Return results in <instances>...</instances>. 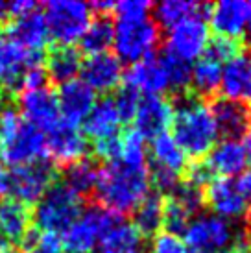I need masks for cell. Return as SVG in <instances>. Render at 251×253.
<instances>
[{
  "label": "cell",
  "mask_w": 251,
  "mask_h": 253,
  "mask_svg": "<svg viewBox=\"0 0 251 253\" xmlns=\"http://www.w3.org/2000/svg\"><path fill=\"white\" fill-rule=\"evenodd\" d=\"M150 169L148 165H131L124 161L105 163L98 172V181L94 187L100 207L113 214L133 212L148 196H150Z\"/></svg>",
  "instance_id": "obj_1"
},
{
  "label": "cell",
  "mask_w": 251,
  "mask_h": 253,
  "mask_svg": "<svg viewBox=\"0 0 251 253\" xmlns=\"http://www.w3.org/2000/svg\"><path fill=\"white\" fill-rule=\"evenodd\" d=\"M172 109L174 141L179 144L187 157H205L218 141L216 122L210 106L196 94H179Z\"/></svg>",
  "instance_id": "obj_2"
},
{
  "label": "cell",
  "mask_w": 251,
  "mask_h": 253,
  "mask_svg": "<svg viewBox=\"0 0 251 253\" xmlns=\"http://www.w3.org/2000/svg\"><path fill=\"white\" fill-rule=\"evenodd\" d=\"M0 150L2 159L11 167L42 161L46 155L44 133L26 122L19 109L7 102L0 107Z\"/></svg>",
  "instance_id": "obj_3"
},
{
  "label": "cell",
  "mask_w": 251,
  "mask_h": 253,
  "mask_svg": "<svg viewBox=\"0 0 251 253\" xmlns=\"http://www.w3.org/2000/svg\"><path fill=\"white\" fill-rule=\"evenodd\" d=\"M84 212V198L74 194L63 183H54L41 200L35 204L32 220L37 225V231L57 235L65 233L69 225Z\"/></svg>",
  "instance_id": "obj_4"
},
{
  "label": "cell",
  "mask_w": 251,
  "mask_h": 253,
  "mask_svg": "<svg viewBox=\"0 0 251 253\" xmlns=\"http://www.w3.org/2000/svg\"><path fill=\"white\" fill-rule=\"evenodd\" d=\"M183 237V242L198 253H223L244 242L235 225L214 214H196L188 222Z\"/></svg>",
  "instance_id": "obj_5"
},
{
  "label": "cell",
  "mask_w": 251,
  "mask_h": 253,
  "mask_svg": "<svg viewBox=\"0 0 251 253\" xmlns=\"http://www.w3.org/2000/svg\"><path fill=\"white\" fill-rule=\"evenodd\" d=\"M54 177L56 172L48 161L13 167L7 172L4 170L0 176V194L6 192L11 200L30 207L32 204H37L42 194L54 185Z\"/></svg>",
  "instance_id": "obj_6"
},
{
  "label": "cell",
  "mask_w": 251,
  "mask_h": 253,
  "mask_svg": "<svg viewBox=\"0 0 251 253\" xmlns=\"http://www.w3.org/2000/svg\"><path fill=\"white\" fill-rule=\"evenodd\" d=\"M44 22L50 39L61 46H74L92 21L91 6L80 0H52L44 6Z\"/></svg>",
  "instance_id": "obj_7"
},
{
  "label": "cell",
  "mask_w": 251,
  "mask_h": 253,
  "mask_svg": "<svg viewBox=\"0 0 251 253\" xmlns=\"http://www.w3.org/2000/svg\"><path fill=\"white\" fill-rule=\"evenodd\" d=\"M120 218L104 207L85 209L61 235L65 253H92Z\"/></svg>",
  "instance_id": "obj_8"
},
{
  "label": "cell",
  "mask_w": 251,
  "mask_h": 253,
  "mask_svg": "<svg viewBox=\"0 0 251 253\" xmlns=\"http://www.w3.org/2000/svg\"><path fill=\"white\" fill-rule=\"evenodd\" d=\"M161 41V30L154 19L139 21H117L113 46L117 50L120 61L137 63L144 57L152 56Z\"/></svg>",
  "instance_id": "obj_9"
},
{
  "label": "cell",
  "mask_w": 251,
  "mask_h": 253,
  "mask_svg": "<svg viewBox=\"0 0 251 253\" xmlns=\"http://www.w3.org/2000/svg\"><path fill=\"white\" fill-rule=\"evenodd\" d=\"M209 24L203 17H192L168 30L165 39V54L190 65L205 56L209 46Z\"/></svg>",
  "instance_id": "obj_10"
},
{
  "label": "cell",
  "mask_w": 251,
  "mask_h": 253,
  "mask_svg": "<svg viewBox=\"0 0 251 253\" xmlns=\"http://www.w3.org/2000/svg\"><path fill=\"white\" fill-rule=\"evenodd\" d=\"M203 202L212 211L210 214L223 218L227 222L251 214L250 205L238 183L229 177H214L203 190Z\"/></svg>",
  "instance_id": "obj_11"
},
{
  "label": "cell",
  "mask_w": 251,
  "mask_h": 253,
  "mask_svg": "<svg viewBox=\"0 0 251 253\" xmlns=\"http://www.w3.org/2000/svg\"><path fill=\"white\" fill-rule=\"evenodd\" d=\"M19 113L22 119L41 131H50L61 122L56 91L48 85L39 89H24L19 94Z\"/></svg>",
  "instance_id": "obj_12"
},
{
  "label": "cell",
  "mask_w": 251,
  "mask_h": 253,
  "mask_svg": "<svg viewBox=\"0 0 251 253\" xmlns=\"http://www.w3.org/2000/svg\"><path fill=\"white\" fill-rule=\"evenodd\" d=\"M44 139H46V155L54 165L59 167H69L72 163L84 159L89 148L84 131L65 120L46 131Z\"/></svg>",
  "instance_id": "obj_13"
},
{
  "label": "cell",
  "mask_w": 251,
  "mask_h": 253,
  "mask_svg": "<svg viewBox=\"0 0 251 253\" xmlns=\"http://www.w3.org/2000/svg\"><path fill=\"white\" fill-rule=\"evenodd\" d=\"M126 87L133 89L144 96H163V92L170 89L168 69L165 56H152L140 59L131 65V69L124 74Z\"/></svg>",
  "instance_id": "obj_14"
},
{
  "label": "cell",
  "mask_w": 251,
  "mask_h": 253,
  "mask_svg": "<svg viewBox=\"0 0 251 253\" xmlns=\"http://www.w3.org/2000/svg\"><path fill=\"white\" fill-rule=\"evenodd\" d=\"M172 104L165 96H140L137 111L133 115V131L144 141H152L161 133H167L172 124Z\"/></svg>",
  "instance_id": "obj_15"
},
{
  "label": "cell",
  "mask_w": 251,
  "mask_h": 253,
  "mask_svg": "<svg viewBox=\"0 0 251 253\" xmlns=\"http://www.w3.org/2000/svg\"><path fill=\"white\" fill-rule=\"evenodd\" d=\"M6 36V39L19 44L21 48L35 52V54H42V48L50 41L48 28H46V22H44V17L39 11V7L9 19Z\"/></svg>",
  "instance_id": "obj_16"
},
{
  "label": "cell",
  "mask_w": 251,
  "mask_h": 253,
  "mask_svg": "<svg viewBox=\"0 0 251 253\" xmlns=\"http://www.w3.org/2000/svg\"><path fill=\"white\" fill-rule=\"evenodd\" d=\"M82 82L91 87L94 92L115 91L124 80V67L122 61L115 54L104 52L89 56L82 63Z\"/></svg>",
  "instance_id": "obj_17"
},
{
  "label": "cell",
  "mask_w": 251,
  "mask_h": 253,
  "mask_svg": "<svg viewBox=\"0 0 251 253\" xmlns=\"http://www.w3.org/2000/svg\"><path fill=\"white\" fill-rule=\"evenodd\" d=\"M56 96L61 120L74 126L84 122L96 104V92L78 78L59 85Z\"/></svg>",
  "instance_id": "obj_18"
},
{
  "label": "cell",
  "mask_w": 251,
  "mask_h": 253,
  "mask_svg": "<svg viewBox=\"0 0 251 253\" xmlns=\"http://www.w3.org/2000/svg\"><path fill=\"white\" fill-rule=\"evenodd\" d=\"M250 13V2L244 0H220L209 7L210 28L218 34V37L235 39L244 36L246 22Z\"/></svg>",
  "instance_id": "obj_19"
},
{
  "label": "cell",
  "mask_w": 251,
  "mask_h": 253,
  "mask_svg": "<svg viewBox=\"0 0 251 253\" xmlns=\"http://www.w3.org/2000/svg\"><path fill=\"white\" fill-rule=\"evenodd\" d=\"M220 89L223 98L251 107V52H240L222 67Z\"/></svg>",
  "instance_id": "obj_20"
},
{
  "label": "cell",
  "mask_w": 251,
  "mask_h": 253,
  "mask_svg": "<svg viewBox=\"0 0 251 253\" xmlns=\"http://www.w3.org/2000/svg\"><path fill=\"white\" fill-rule=\"evenodd\" d=\"M203 163L209 167L212 176L233 179L238 174H244L250 159L242 142L235 139H223L212 146Z\"/></svg>",
  "instance_id": "obj_21"
},
{
  "label": "cell",
  "mask_w": 251,
  "mask_h": 253,
  "mask_svg": "<svg viewBox=\"0 0 251 253\" xmlns=\"http://www.w3.org/2000/svg\"><path fill=\"white\" fill-rule=\"evenodd\" d=\"M148 159H150L148 163L150 170L163 172V174L179 177V179L183 177L185 170L188 169L187 155L170 133H161L159 137L152 139Z\"/></svg>",
  "instance_id": "obj_22"
},
{
  "label": "cell",
  "mask_w": 251,
  "mask_h": 253,
  "mask_svg": "<svg viewBox=\"0 0 251 253\" xmlns=\"http://www.w3.org/2000/svg\"><path fill=\"white\" fill-rule=\"evenodd\" d=\"M214 122H216L218 135H223V139H235L246 135L251 124V109L242 102L229 98H218L210 106Z\"/></svg>",
  "instance_id": "obj_23"
},
{
  "label": "cell",
  "mask_w": 251,
  "mask_h": 253,
  "mask_svg": "<svg viewBox=\"0 0 251 253\" xmlns=\"http://www.w3.org/2000/svg\"><path fill=\"white\" fill-rule=\"evenodd\" d=\"M122 124L124 122H122L119 109L115 106V100L102 98V100H96L94 107L87 115V119L84 120V131H85V137L89 135L96 142V141L117 137Z\"/></svg>",
  "instance_id": "obj_24"
},
{
  "label": "cell",
  "mask_w": 251,
  "mask_h": 253,
  "mask_svg": "<svg viewBox=\"0 0 251 253\" xmlns=\"http://www.w3.org/2000/svg\"><path fill=\"white\" fill-rule=\"evenodd\" d=\"M32 209L28 205L9 200L0 204V239L13 244H22L32 231Z\"/></svg>",
  "instance_id": "obj_25"
},
{
  "label": "cell",
  "mask_w": 251,
  "mask_h": 253,
  "mask_svg": "<svg viewBox=\"0 0 251 253\" xmlns=\"http://www.w3.org/2000/svg\"><path fill=\"white\" fill-rule=\"evenodd\" d=\"M82 54L74 46H61L56 44L44 57V71L50 80L56 84H67L70 80H76V76L82 71Z\"/></svg>",
  "instance_id": "obj_26"
},
{
  "label": "cell",
  "mask_w": 251,
  "mask_h": 253,
  "mask_svg": "<svg viewBox=\"0 0 251 253\" xmlns=\"http://www.w3.org/2000/svg\"><path fill=\"white\" fill-rule=\"evenodd\" d=\"M209 4L203 2H192V0H163L154 6L155 24L161 28H174L175 24L192 19V17H207L209 15Z\"/></svg>",
  "instance_id": "obj_27"
},
{
  "label": "cell",
  "mask_w": 251,
  "mask_h": 253,
  "mask_svg": "<svg viewBox=\"0 0 251 253\" xmlns=\"http://www.w3.org/2000/svg\"><path fill=\"white\" fill-rule=\"evenodd\" d=\"M100 253H148L146 239L140 235L133 224L122 222L115 224L105 233L102 242L98 244Z\"/></svg>",
  "instance_id": "obj_28"
},
{
  "label": "cell",
  "mask_w": 251,
  "mask_h": 253,
  "mask_svg": "<svg viewBox=\"0 0 251 253\" xmlns=\"http://www.w3.org/2000/svg\"><path fill=\"white\" fill-rule=\"evenodd\" d=\"M113 37H115V24L111 17L107 15H96L89 26L85 28L84 36L80 37V48L85 54L94 56V54H104L113 46Z\"/></svg>",
  "instance_id": "obj_29"
},
{
  "label": "cell",
  "mask_w": 251,
  "mask_h": 253,
  "mask_svg": "<svg viewBox=\"0 0 251 253\" xmlns=\"http://www.w3.org/2000/svg\"><path fill=\"white\" fill-rule=\"evenodd\" d=\"M98 172H100V169L96 167V163L84 157V159L65 167L61 183L80 198H85L94 192V187H96L98 181Z\"/></svg>",
  "instance_id": "obj_30"
},
{
  "label": "cell",
  "mask_w": 251,
  "mask_h": 253,
  "mask_svg": "<svg viewBox=\"0 0 251 253\" xmlns=\"http://www.w3.org/2000/svg\"><path fill=\"white\" fill-rule=\"evenodd\" d=\"M163 216H165V200L157 194H150L133 211V227L144 239L155 237L163 227Z\"/></svg>",
  "instance_id": "obj_31"
},
{
  "label": "cell",
  "mask_w": 251,
  "mask_h": 253,
  "mask_svg": "<svg viewBox=\"0 0 251 253\" xmlns=\"http://www.w3.org/2000/svg\"><path fill=\"white\" fill-rule=\"evenodd\" d=\"M220 82L222 65L214 59L202 56L194 61V67H190V87H194V91L198 92L196 96H212L220 89Z\"/></svg>",
  "instance_id": "obj_32"
},
{
  "label": "cell",
  "mask_w": 251,
  "mask_h": 253,
  "mask_svg": "<svg viewBox=\"0 0 251 253\" xmlns=\"http://www.w3.org/2000/svg\"><path fill=\"white\" fill-rule=\"evenodd\" d=\"M163 200H165V216H163L165 231L174 233V235H183L188 222L194 218V214L188 211L181 202H177L174 196H167Z\"/></svg>",
  "instance_id": "obj_33"
},
{
  "label": "cell",
  "mask_w": 251,
  "mask_h": 253,
  "mask_svg": "<svg viewBox=\"0 0 251 253\" xmlns=\"http://www.w3.org/2000/svg\"><path fill=\"white\" fill-rule=\"evenodd\" d=\"M22 248L26 253H65L61 239L52 233L32 231L22 240Z\"/></svg>",
  "instance_id": "obj_34"
},
{
  "label": "cell",
  "mask_w": 251,
  "mask_h": 253,
  "mask_svg": "<svg viewBox=\"0 0 251 253\" xmlns=\"http://www.w3.org/2000/svg\"><path fill=\"white\" fill-rule=\"evenodd\" d=\"M152 9H154V4L148 0H122V2H115L111 13L117 15L119 21H139V19H146Z\"/></svg>",
  "instance_id": "obj_35"
},
{
  "label": "cell",
  "mask_w": 251,
  "mask_h": 253,
  "mask_svg": "<svg viewBox=\"0 0 251 253\" xmlns=\"http://www.w3.org/2000/svg\"><path fill=\"white\" fill-rule=\"evenodd\" d=\"M165 56V61H167V69H168V80H170V89L179 94H185L188 87H190V65L183 63V61H177L174 57Z\"/></svg>",
  "instance_id": "obj_36"
},
{
  "label": "cell",
  "mask_w": 251,
  "mask_h": 253,
  "mask_svg": "<svg viewBox=\"0 0 251 253\" xmlns=\"http://www.w3.org/2000/svg\"><path fill=\"white\" fill-rule=\"evenodd\" d=\"M238 54H240V44L235 39H225V37H216L209 41V46L205 50V56L218 61L222 67Z\"/></svg>",
  "instance_id": "obj_37"
},
{
  "label": "cell",
  "mask_w": 251,
  "mask_h": 253,
  "mask_svg": "<svg viewBox=\"0 0 251 253\" xmlns=\"http://www.w3.org/2000/svg\"><path fill=\"white\" fill-rule=\"evenodd\" d=\"M152 253H188L187 244L183 242L179 235L168 231H159L152 240Z\"/></svg>",
  "instance_id": "obj_38"
},
{
  "label": "cell",
  "mask_w": 251,
  "mask_h": 253,
  "mask_svg": "<svg viewBox=\"0 0 251 253\" xmlns=\"http://www.w3.org/2000/svg\"><path fill=\"white\" fill-rule=\"evenodd\" d=\"M113 100H115V106H117V109H119V113H120L122 122L133 120V115L137 111V106H139V100H140L139 92H135L133 89H129V87L124 85L119 91V94H117V98H113Z\"/></svg>",
  "instance_id": "obj_39"
},
{
  "label": "cell",
  "mask_w": 251,
  "mask_h": 253,
  "mask_svg": "<svg viewBox=\"0 0 251 253\" xmlns=\"http://www.w3.org/2000/svg\"><path fill=\"white\" fill-rule=\"evenodd\" d=\"M94 152L105 163L117 161L120 155V135L111 137V139H104V141H96L94 142Z\"/></svg>",
  "instance_id": "obj_40"
},
{
  "label": "cell",
  "mask_w": 251,
  "mask_h": 253,
  "mask_svg": "<svg viewBox=\"0 0 251 253\" xmlns=\"http://www.w3.org/2000/svg\"><path fill=\"white\" fill-rule=\"evenodd\" d=\"M237 183H238V187H240V190H242V194H244V198H246V202H248V205H250V209H251V170H246Z\"/></svg>",
  "instance_id": "obj_41"
},
{
  "label": "cell",
  "mask_w": 251,
  "mask_h": 253,
  "mask_svg": "<svg viewBox=\"0 0 251 253\" xmlns=\"http://www.w3.org/2000/svg\"><path fill=\"white\" fill-rule=\"evenodd\" d=\"M11 19V2L0 0V22H6Z\"/></svg>",
  "instance_id": "obj_42"
},
{
  "label": "cell",
  "mask_w": 251,
  "mask_h": 253,
  "mask_svg": "<svg viewBox=\"0 0 251 253\" xmlns=\"http://www.w3.org/2000/svg\"><path fill=\"white\" fill-rule=\"evenodd\" d=\"M244 148H246V154H248V159L251 161V124H250V127H248V131H246V135H244Z\"/></svg>",
  "instance_id": "obj_43"
},
{
  "label": "cell",
  "mask_w": 251,
  "mask_h": 253,
  "mask_svg": "<svg viewBox=\"0 0 251 253\" xmlns=\"http://www.w3.org/2000/svg\"><path fill=\"white\" fill-rule=\"evenodd\" d=\"M244 36L248 37V41L251 42V4H250V13H248V22H246V32Z\"/></svg>",
  "instance_id": "obj_44"
},
{
  "label": "cell",
  "mask_w": 251,
  "mask_h": 253,
  "mask_svg": "<svg viewBox=\"0 0 251 253\" xmlns=\"http://www.w3.org/2000/svg\"><path fill=\"white\" fill-rule=\"evenodd\" d=\"M0 253H19V252H15L11 248H7L4 242H0Z\"/></svg>",
  "instance_id": "obj_45"
},
{
  "label": "cell",
  "mask_w": 251,
  "mask_h": 253,
  "mask_svg": "<svg viewBox=\"0 0 251 253\" xmlns=\"http://www.w3.org/2000/svg\"><path fill=\"white\" fill-rule=\"evenodd\" d=\"M2 172H4V169H2V150H0V176H2Z\"/></svg>",
  "instance_id": "obj_46"
},
{
  "label": "cell",
  "mask_w": 251,
  "mask_h": 253,
  "mask_svg": "<svg viewBox=\"0 0 251 253\" xmlns=\"http://www.w3.org/2000/svg\"><path fill=\"white\" fill-rule=\"evenodd\" d=\"M240 253H251V252H250V250H242Z\"/></svg>",
  "instance_id": "obj_47"
},
{
  "label": "cell",
  "mask_w": 251,
  "mask_h": 253,
  "mask_svg": "<svg viewBox=\"0 0 251 253\" xmlns=\"http://www.w3.org/2000/svg\"><path fill=\"white\" fill-rule=\"evenodd\" d=\"M194 253H198V252H194Z\"/></svg>",
  "instance_id": "obj_48"
},
{
  "label": "cell",
  "mask_w": 251,
  "mask_h": 253,
  "mask_svg": "<svg viewBox=\"0 0 251 253\" xmlns=\"http://www.w3.org/2000/svg\"><path fill=\"white\" fill-rule=\"evenodd\" d=\"M0 242H2V240H0Z\"/></svg>",
  "instance_id": "obj_49"
}]
</instances>
